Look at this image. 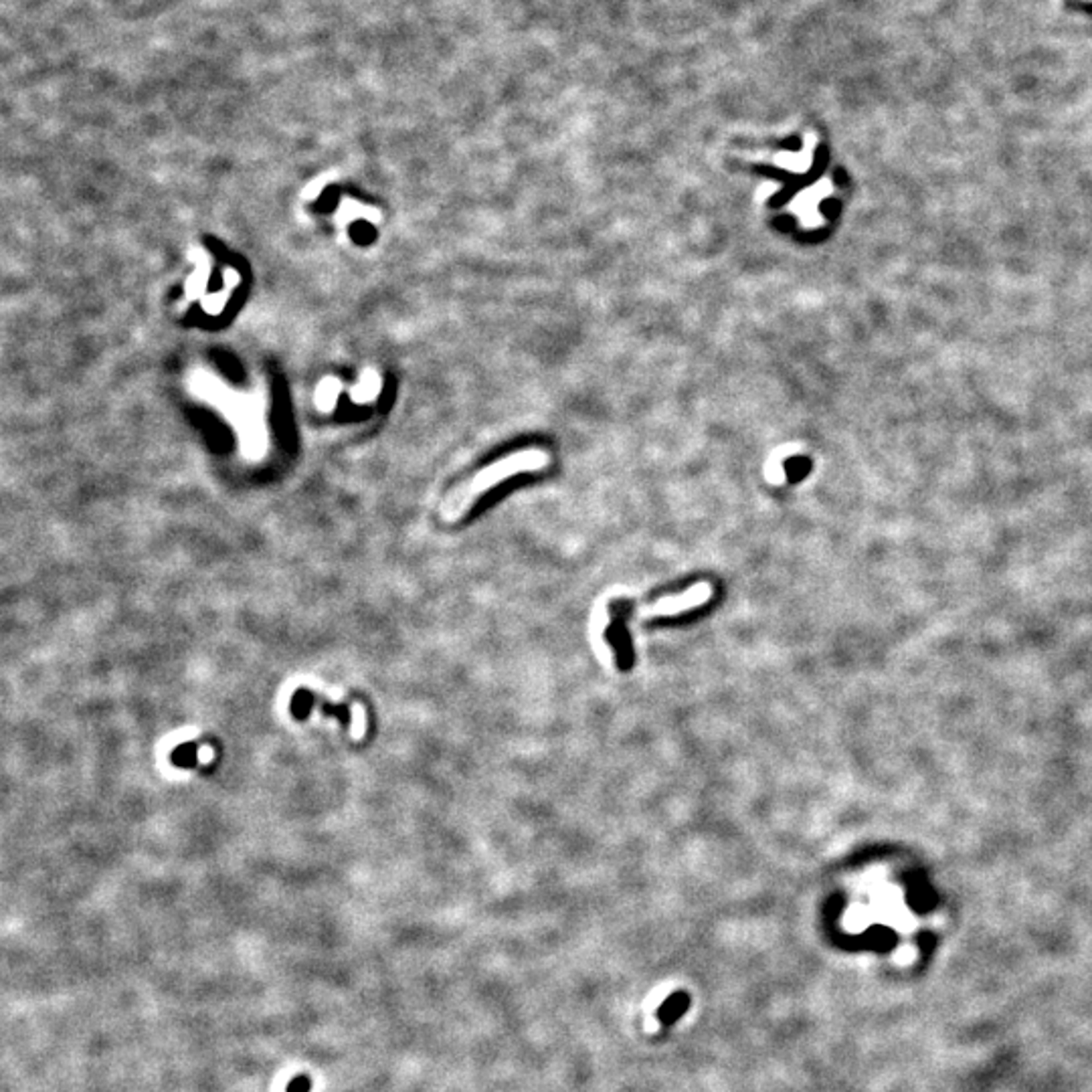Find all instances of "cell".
I'll use <instances>...</instances> for the list:
<instances>
[{"label": "cell", "mask_w": 1092, "mask_h": 1092, "mask_svg": "<svg viewBox=\"0 0 1092 1092\" xmlns=\"http://www.w3.org/2000/svg\"><path fill=\"white\" fill-rule=\"evenodd\" d=\"M548 463H551V456H548L546 452H542V449H524V452L510 453L508 457L498 459V462L492 463L490 468H485L479 474H475L472 482L463 485L459 492L452 496L453 510L449 512L447 518L449 520L459 518V516H462L463 512L474 504V500L478 498V496L488 492V490L494 488L496 484L508 479L512 474L535 472V469L546 468Z\"/></svg>", "instance_id": "cell-1"}, {"label": "cell", "mask_w": 1092, "mask_h": 1092, "mask_svg": "<svg viewBox=\"0 0 1092 1092\" xmlns=\"http://www.w3.org/2000/svg\"><path fill=\"white\" fill-rule=\"evenodd\" d=\"M310 1089H312V1080L310 1076L306 1074L296 1076V1078L287 1084V1092H310Z\"/></svg>", "instance_id": "cell-3"}, {"label": "cell", "mask_w": 1092, "mask_h": 1092, "mask_svg": "<svg viewBox=\"0 0 1092 1092\" xmlns=\"http://www.w3.org/2000/svg\"><path fill=\"white\" fill-rule=\"evenodd\" d=\"M1068 7L1074 8V10H1083V13L1090 14V17H1092V3H1076V0H1070Z\"/></svg>", "instance_id": "cell-4"}, {"label": "cell", "mask_w": 1092, "mask_h": 1092, "mask_svg": "<svg viewBox=\"0 0 1092 1092\" xmlns=\"http://www.w3.org/2000/svg\"><path fill=\"white\" fill-rule=\"evenodd\" d=\"M714 589L712 585L702 581L692 585L684 595H670V597H662L657 599L656 603L647 605V607L640 609V618H668V615H678L684 613V611L690 609H698L702 607L704 603H708L712 599Z\"/></svg>", "instance_id": "cell-2"}]
</instances>
